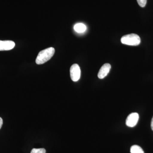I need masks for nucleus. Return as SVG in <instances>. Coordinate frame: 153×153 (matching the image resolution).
Here are the masks:
<instances>
[{
    "label": "nucleus",
    "mask_w": 153,
    "mask_h": 153,
    "mask_svg": "<svg viewBox=\"0 0 153 153\" xmlns=\"http://www.w3.org/2000/svg\"><path fill=\"white\" fill-rule=\"evenodd\" d=\"M55 49L53 47H49L39 52L36 58V63L38 65L44 64L50 60L55 54Z\"/></svg>",
    "instance_id": "obj_1"
},
{
    "label": "nucleus",
    "mask_w": 153,
    "mask_h": 153,
    "mask_svg": "<svg viewBox=\"0 0 153 153\" xmlns=\"http://www.w3.org/2000/svg\"><path fill=\"white\" fill-rule=\"evenodd\" d=\"M121 42L123 44L129 46H137L141 42L139 36L135 34H130L123 36L121 39Z\"/></svg>",
    "instance_id": "obj_2"
},
{
    "label": "nucleus",
    "mask_w": 153,
    "mask_h": 153,
    "mask_svg": "<svg viewBox=\"0 0 153 153\" xmlns=\"http://www.w3.org/2000/svg\"><path fill=\"white\" fill-rule=\"evenodd\" d=\"M70 76L72 81L76 82L80 77L81 71L80 67L77 64H74L71 66L70 69Z\"/></svg>",
    "instance_id": "obj_3"
},
{
    "label": "nucleus",
    "mask_w": 153,
    "mask_h": 153,
    "mask_svg": "<svg viewBox=\"0 0 153 153\" xmlns=\"http://www.w3.org/2000/svg\"><path fill=\"white\" fill-rule=\"evenodd\" d=\"M139 119V115L137 113H132L129 115L126 120V125L129 127H134L136 125Z\"/></svg>",
    "instance_id": "obj_4"
},
{
    "label": "nucleus",
    "mask_w": 153,
    "mask_h": 153,
    "mask_svg": "<svg viewBox=\"0 0 153 153\" xmlns=\"http://www.w3.org/2000/svg\"><path fill=\"white\" fill-rule=\"evenodd\" d=\"M15 43L11 41H1L0 40V51H7L13 49Z\"/></svg>",
    "instance_id": "obj_5"
},
{
    "label": "nucleus",
    "mask_w": 153,
    "mask_h": 153,
    "mask_svg": "<svg viewBox=\"0 0 153 153\" xmlns=\"http://www.w3.org/2000/svg\"><path fill=\"white\" fill-rule=\"evenodd\" d=\"M111 68V66L109 63H105L100 69L98 73V77L100 79H103L107 75Z\"/></svg>",
    "instance_id": "obj_6"
},
{
    "label": "nucleus",
    "mask_w": 153,
    "mask_h": 153,
    "mask_svg": "<svg viewBox=\"0 0 153 153\" xmlns=\"http://www.w3.org/2000/svg\"><path fill=\"white\" fill-rule=\"evenodd\" d=\"M74 30L78 33H84L86 30V27L82 23H78L74 25Z\"/></svg>",
    "instance_id": "obj_7"
},
{
    "label": "nucleus",
    "mask_w": 153,
    "mask_h": 153,
    "mask_svg": "<svg viewBox=\"0 0 153 153\" xmlns=\"http://www.w3.org/2000/svg\"><path fill=\"white\" fill-rule=\"evenodd\" d=\"M131 153H144L143 149L137 145L132 146L130 149Z\"/></svg>",
    "instance_id": "obj_8"
},
{
    "label": "nucleus",
    "mask_w": 153,
    "mask_h": 153,
    "mask_svg": "<svg viewBox=\"0 0 153 153\" xmlns=\"http://www.w3.org/2000/svg\"><path fill=\"white\" fill-rule=\"evenodd\" d=\"M46 152L44 149H33L31 153H46Z\"/></svg>",
    "instance_id": "obj_9"
},
{
    "label": "nucleus",
    "mask_w": 153,
    "mask_h": 153,
    "mask_svg": "<svg viewBox=\"0 0 153 153\" xmlns=\"http://www.w3.org/2000/svg\"><path fill=\"white\" fill-rule=\"evenodd\" d=\"M138 4L141 7H144L146 4L147 0H137Z\"/></svg>",
    "instance_id": "obj_10"
},
{
    "label": "nucleus",
    "mask_w": 153,
    "mask_h": 153,
    "mask_svg": "<svg viewBox=\"0 0 153 153\" xmlns=\"http://www.w3.org/2000/svg\"><path fill=\"white\" fill-rule=\"evenodd\" d=\"M3 120L0 117V129L1 128L2 126L3 125Z\"/></svg>",
    "instance_id": "obj_11"
},
{
    "label": "nucleus",
    "mask_w": 153,
    "mask_h": 153,
    "mask_svg": "<svg viewBox=\"0 0 153 153\" xmlns=\"http://www.w3.org/2000/svg\"><path fill=\"white\" fill-rule=\"evenodd\" d=\"M151 128L152 130L153 131V117L152 119V122H151Z\"/></svg>",
    "instance_id": "obj_12"
}]
</instances>
